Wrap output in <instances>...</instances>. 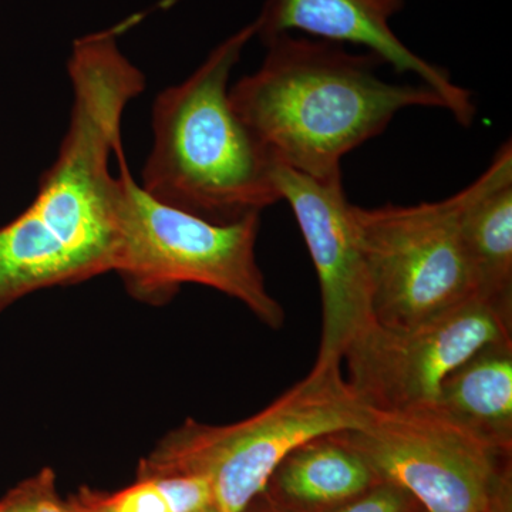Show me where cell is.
Returning a JSON list of instances; mask_svg holds the SVG:
<instances>
[{"label":"cell","instance_id":"obj_9","mask_svg":"<svg viewBox=\"0 0 512 512\" xmlns=\"http://www.w3.org/2000/svg\"><path fill=\"white\" fill-rule=\"evenodd\" d=\"M281 201L295 215L318 274L322 338L316 365H342L353 339L372 325L369 276L342 178L316 180L276 165Z\"/></svg>","mask_w":512,"mask_h":512},{"label":"cell","instance_id":"obj_11","mask_svg":"<svg viewBox=\"0 0 512 512\" xmlns=\"http://www.w3.org/2000/svg\"><path fill=\"white\" fill-rule=\"evenodd\" d=\"M460 234L478 296L512 306V147L463 188Z\"/></svg>","mask_w":512,"mask_h":512},{"label":"cell","instance_id":"obj_7","mask_svg":"<svg viewBox=\"0 0 512 512\" xmlns=\"http://www.w3.org/2000/svg\"><path fill=\"white\" fill-rule=\"evenodd\" d=\"M348 437L380 481L402 488L426 512H511V450L431 406L373 413Z\"/></svg>","mask_w":512,"mask_h":512},{"label":"cell","instance_id":"obj_12","mask_svg":"<svg viewBox=\"0 0 512 512\" xmlns=\"http://www.w3.org/2000/svg\"><path fill=\"white\" fill-rule=\"evenodd\" d=\"M377 483L379 477L350 443L348 431H339L295 448L266 487L272 485L285 505L295 510L332 512Z\"/></svg>","mask_w":512,"mask_h":512},{"label":"cell","instance_id":"obj_10","mask_svg":"<svg viewBox=\"0 0 512 512\" xmlns=\"http://www.w3.org/2000/svg\"><path fill=\"white\" fill-rule=\"evenodd\" d=\"M403 8L404 0H268L256 18V36L265 40L303 33L343 46H362L397 73L416 76L439 94L461 126H470L476 117L470 90L454 83L443 67L416 55L394 32L392 20Z\"/></svg>","mask_w":512,"mask_h":512},{"label":"cell","instance_id":"obj_16","mask_svg":"<svg viewBox=\"0 0 512 512\" xmlns=\"http://www.w3.org/2000/svg\"><path fill=\"white\" fill-rule=\"evenodd\" d=\"M413 501L402 488L380 481L332 512H409Z\"/></svg>","mask_w":512,"mask_h":512},{"label":"cell","instance_id":"obj_6","mask_svg":"<svg viewBox=\"0 0 512 512\" xmlns=\"http://www.w3.org/2000/svg\"><path fill=\"white\" fill-rule=\"evenodd\" d=\"M461 207L463 191L416 205H353L377 325L410 328L477 295Z\"/></svg>","mask_w":512,"mask_h":512},{"label":"cell","instance_id":"obj_1","mask_svg":"<svg viewBox=\"0 0 512 512\" xmlns=\"http://www.w3.org/2000/svg\"><path fill=\"white\" fill-rule=\"evenodd\" d=\"M141 19L130 16L73 43L72 110L59 153L32 204L0 228V312L43 289L116 271L124 181L120 171L111 173V158L123 151L124 111L146 89L120 37Z\"/></svg>","mask_w":512,"mask_h":512},{"label":"cell","instance_id":"obj_3","mask_svg":"<svg viewBox=\"0 0 512 512\" xmlns=\"http://www.w3.org/2000/svg\"><path fill=\"white\" fill-rule=\"evenodd\" d=\"M256 35L255 19L154 100L141 188L157 201L220 224L281 201L275 161L229 100L231 74Z\"/></svg>","mask_w":512,"mask_h":512},{"label":"cell","instance_id":"obj_8","mask_svg":"<svg viewBox=\"0 0 512 512\" xmlns=\"http://www.w3.org/2000/svg\"><path fill=\"white\" fill-rule=\"evenodd\" d=\"M512 339V306L473 296L410 328L373 322L350 342L346 382L373 413L431 406L451 373L481 349Z\"/></svg>","mask_w":512,"mask_h":512},{"label":"cell","instance_id":"obj_4","mask_svg":"<svg viewBox=\"0 0 512 512\" xmlns=\"http://www.w3.org/2000/svg\"><path fill=\"white\" fill-rule=\"evenodd\" d=\"M372 416L340 365H315L248 419L224 426L185 420L140 461L137 478L202 477L217 512H245L295 448L325 434L363 429Z\"/></svg>","mask_w":512,"mask_h":512},{"label":"cell","instance_id":"obj_17","mask_svg":"<svg viewBox=\"0 0 512 512\" xmlns=\"http://www.w3.org/2000/svg\"><path fill=\"white\" fill-rule=\"evenodd\" d=\"M195 512H217L212 505H208V507L201 508V510L195 511Z\"/></svg>","mask_w":512,"mask_h":512},{"label":"cell","instance_id":"obj_2","mask_svg":"<svg viewBox=\"0 0 512 512\" xmlns=\"http://www.w3.org/2000/svg\"><path fill=\"white\" fill-rule=\"evenodd\" d=\"M264 42V62L229 87V100L279 167L342 178L343 157L380 136L400 111L446 110L426 84L382 79L384 63L372 53L288 33Z\"/></svg>","mask_w":512,"mask_h":512},{"label":"cell","instance_id":"obj_14","mask_svg":"<svg viewBox=\"0 0 512 512\" xmlns=\"http://www.w3.org/2000/svg\"><path fill=\"white\" fill-rule=\"evenodd\" d=\"M208 505L211 485L197 476L137 478L116 493L84 488L67 501L69 512H195Z\"/></svg>","mask_w":512,"mask_h":512},{"label":"cell","instance_id":"obj_5","mask_svg":"<svg viewBox=\"0 0 512 512\" xmlns=\"http://www.w3.org/2000/svg\"><path fill=\"white\" fill-rule=\"evenodd\" d=\"M124 181L116 274L138 301L163 305L181 285H204L237 299L272 329L281 303L266 288L256 259L261 214L220 224L163 204L137 184L119 156Z\"/></svg>","mask_w":512,"mask_h":512},{"label":"cell","instance_id":"obj_13","mask_svg":"<svg viewBox=\"0 0 512 512\" xmlns=\"http://www.w3.org/2000/svg\"><path fill=\"white\" fill-rule=\"evenodd\" d=\"M431 407L480 439L512 450V339L481 349L458 367Z\"/></svg>","mask_w":512,"mask_h":512},{"label":"cell","instance_id":"obj_15","mask_svg":"<svg viewBox=\"0 0 512 512\" xmlns=\"http://www.w3.org/2000/svg\"><path fill=\"white\" fill-rule=\"evenodd\" d=\"M0 512H69V508L57 494L55 474L43 468L0 500Z\"/></svg>","mask_w":512,"mask_h":512}]
</instances>
